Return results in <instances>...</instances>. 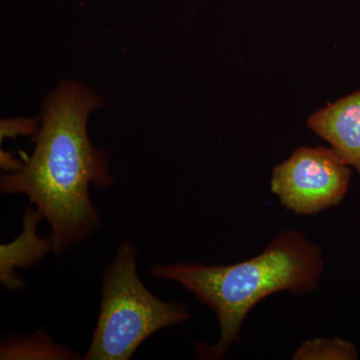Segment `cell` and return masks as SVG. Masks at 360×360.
Instances as JSON below:
<instances>
[{
    "instance_id": "cell-3",
    "label": "cell",
    "mask_w": 360,
    "mask_h": 360,
    "mask_svg": "<svg viewBox=\"0 0 360 360\" xmlns=\"http://www.w3.org/2000/svg\"><path fill=\"white\" fill-rule=\"evenodd\" d=\"M137 255L131 241H122L104 270L98 319L84 360H129L151 335L191 319L186 304L163 302L144 285Z\"/></svg>"
},
{
    "instance_id": "cell-2",
    "label": "cell",
    "mask_w": 360,
    "mask_h": 360,
    "mask_svg": "<svg viewBox=\"0 0 360 360\" xmlns=\"http://www.w3.org/2000/svg\"><path fill=\"white\" fill-rule=\"evenodd\" d=\"M323 264L319 245L297 231H284L257 257L231 265L156 264L149 274L181 284L198 302L212 309L219 322L214 345H201V359H222L239 341L248 312L266 296L290 291L310 292L317 285Z\"/></svg>"
},
{
    "instance_id": "cell-7",
    "label": "cell",
    "mask_w": 360,
    "mask_h": 360,
    "mask_svg": "<svg viewBox=\"0 0 360 360\" xmlns=\"http://www.w3.org/2000/svg\"><path fill=\"white\" fill-rule=\"evenodd\" d=\"M0 359L78 360L84 357L56 342L44 329H41L27 338H11L2 341Z\"/></svg>"
},
{
    "instance_id": "cell-6",
    "label": "cell",
    "mask_w": 360,
    "mask_h": 360,
    "mask_svg": "<svg viewBox=\"0 0 360 360\" xmlns=\"http://www.w3.org/2000/svg\"><path fill=\"white\" fill-rule=\"evenodd\" d=\"M41 219V213L30 203L23 215L20 236L13 243L0 246V281L6 290L20 291L25 288V281L14 269L32 266L52 252L49 236L41 238L37 234V225Z\"/></svg>"
},
{
    "instance_id": "cell-9",
    "label": "cell",
    "mask_w": 360,
    "mask_h": 360,
    "mask_svg": "<svg viewBox=\"0 0 360 360\" xmlns=\"http://www.w3.org/2000/svg\"><path fill=\"white\" fill-rule=\"evenodd\" d=\"M40 120L37 118H6L0 123L1 141L6 139H15L18 135H34L39 131Z\"/></svg>"
},
{
    "instance_id": "cell-4",
    "label": "cell",
    "mask_w": 360,
    "mask_h": 360,
    "mask_svg": "<svg viewBox=\"0 0 360 360\" xmlns=\"http://www.w3.org/2000/svg\"><path fill=\"white\" fill-rule=\"evenodd\" d=\"M352 170L333 148L296 149L274 168L271 191L296 214H315L347 195Z\"/></svg>"
},
{
    "instance_id": "cell-1",
    "label": "cell",
    "mask_w": 360,
    "mask_h": 360,
    "mask_svg": "<svg viewBox=\"0 0 360 360\" xmlns=\"http://www.w3.org/2000/svg\"><path fill=\"white\" fill-rule=\"evenodd\" d=\"M103 99L91 87L61 80L45 97L34 149L20 172L0 179L2 195L25 194L51 225L52 252L65 255L101 226L89 188L115 182L110 156L90 141L87 125Z\"/></svg>"
},
{
    "instance_id": "cell-8",
    "label": "cell",
    "mask_w": 360,
    "mask_h": 360,
    "mask_svg": "<svg viewBox=\"0 0 360 360\" xmlns=\"http://www.w3.org/2000/svg\"><path fill=\"white\" fill-rule=\"evenodd\" d=\"M357 357L359 354L352 343L336 338L305 341L293 354V359L298 360H354Z\"/></svg>"
},
{
    "instance_id": "cell-5",
    "label": "cell",
    "mask_w": 360,
    "mask_h": 360,
    "mask_svg": "<svg viewBox=\"0 0 360 360\" xmlns=\"http://www.w3.org/2000/svg\"><path fill=\"white\" fill-rule=\"evenodd\" d=\"M307 124L360 175V90L316 111Z\"/></svg>"
},
{
    "instance_id": "cell-10",
    "label": "cell",
    "mask_w": 360,
    "mask_h": 360,
    "mask_svg": "<svg viewBox=\"0 0 360 360\" xmlns=\"http://www.w3.org/2000/svg\"><path fill=\"white\" fill-rule=\"evenodd\" d=\"M2 169L6 174H13V172H20L25 165V162H21L11 153H6L1 149V158H0Z\"/></svg>"
}]
</instances>
